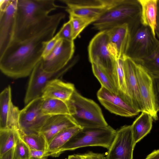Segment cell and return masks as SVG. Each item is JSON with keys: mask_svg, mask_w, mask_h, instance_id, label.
<instances>
[{"mask_svg": "<svg viewBox=\"0 0 159 159\" xmlns=\"http://www.w3.org/2000/svg\"><path fill=\"white\" fill-rule=\"evenodd\" d=\"M60 22L55 23L31 38L10 43L0 55L2 72L14 79L30 75L42 60L47 43L55 35Z\"/></svg>", "mask_w": 159, "mask_h": 159, "instance_id": "cell-1", "label": "cell"}, {"mask_svg": "<svg viewBox=\"0 0 159 159\" xmlns=\"http://www.w3.org/2000/svg\"><path fill=\"white\" fill-rule=\"evenodd\" d=\"M55 1L54 0H17L9 44L31 38L52 25L64 19L65 17L64 13L49 14L58 8H66L57 5Z\"/></svg>", "mask_w": 159, "mask_h": 159, "instance_id": "cell-2", "label": "cell"}, {"mask_svg": "<svg viewBox=\"0 0 159 159\" xmlns=\"http://www.w3.org/2000/svg\"><path fill=\"white\" fill-rule=\"evenodd\" d=\"M141 11L138 0H118L93 23V28L100 31L126 24L132 32L141 24Z\"/></svg>", "mask_w": 159, "mask_h": 159, "instance_id": "cell-3", "label": "cell"}, {"mask_svg": "<svg viewBox=\"0 0 159 159\" xmlns=\"http://www.w3.org/2000/svg\"><path fill=\"white\" fill-rule=\"evenodd\" d=\"M66 102L70 116L82 128L108 125L99 105L93 100L83 96L75 89Z\"/></svg>", "mask_w": 159, "mask_h": 159, "instance_id": "cell-4", "label": "cell"}, {"mask_svg": "<svg viewBox=\"0 0 159 159\" xmlns=\"http://www.w3.org/2000/svg\"><path fill=\"white\" fill-rule=\"evenodd\" d=\"M116 132V130L109 125L105 127L83 128L74 135L53 157H58L65 151L87 147L99 146L108 149Z\"/></svg>", "mask_w": 159, "mask_h": 159, "instance_id": "cell-5", "label": "cell"}, {"mask_svg": "<svg viewBox=\"0 0 159 159\" xmlns=\"http://www.w3.org/2000/svg\"><path fill=\"white\" fill-rule=\"evenodd\" d=\"M79 55L73 57L65 67L57 71L48 72L43 68L41 61L36 66L30 75L26 90L24 102L26 105L36 98L41 97L43 91L52 81L60 79L70 68L77 63Z\"/></svg>", "mask_w": 159, "mask_h": 159, "instance_id": "cell-6", "label": "cell"}, {"mask_svg": "<svg viewBox=\"0 0 159 159\" xmlns=\"http://www.w3.org/2000/svg\"><path fill=\"white\" fill-rule=\"evenodd\" d=\"M130 34L126 56L136 63L151 56L159 43V39L153 34L151 29L142 24Z\"/></svg>", "mask_w": 159, "mask_h": 159, "instance_id": "cell-7", "label": "cell"}, {"mask_svg": "<svg viewBox=\"0 0 159 159\" xmlns=\"http://www.w3.org/2000/svg\"><path fill=\"white\" fill-rule=\"evenodd\" d=\"M118 0H61L70 16L96 21Z\"/></svg>", "mask_w": 159, "mask_h": 159, "instance_id": "cell-8", "label": "cell"}, {"mask_svg": "<svg viewBox=\"0 0 159 159\" xmlns=\"http://www.w3.org/2000/svg\"><path fill=\"white\" fill-rule=\"evenodd\" d=\"M108 41L106 30L100 31L96 34L91 40L88 47L89 59L91 64H96L108 71L115 81L116 60L108 51Z\"/></svg>", "mask_w": 159, "mask_h": 159, "instance_id": "cell-9", "label": "cell"}, {"mask_svg": "<svg viewBox=\"0 0 159 159\" xmlns=\"http://www.w3.org/2000/svg\"><path fill=\"white\" fill-rule=\"evenodd\" d=\"M41 98L33 100L20 110L19 116V133L39 134L48 118L41 110Z\"/></svg>", "mask_w": 159, "mask_h": 159, "instance_id": "cell-10", "label": "cell"}, {"mask_svg": "<svg viewBox=\"0 0 159 159\" xmlns=\"http://www.w3.org/2000/svg\"><path fill=\"white\" fill-rule=\"evenodd\" d=\"M97 96L101 104L114 114L130 117L139 113L133 107L129 97L120 91L116 94L101 86L97 92Z\"/></svg>", "mask_w": 159, "mask_h": 159, "instance_id": "cell-11", "label": "cell"}, {"mask_svg": "<svg viewBox=\"0 0 159 159\" xmlns=\"http://www.w3.org/2000/svg\"><path fill=\"white\" fill-rule=\"evenodd\" d=\"M75 49L74 41L60 39L51 52L41 60L43 69L48 72L62 69L73 58Z\"/></svg>", "mask_w": 159, "mask_h": 159, "instance_id": "cell-12", "label": "cell"}, {"mask_svg": "<svg viewBox=\"0 0 159 159\" xmlns=\"http://www.w3.org/2000/svg\"><path fill=\"white\" fill-rule=\"evenodd\" d=\"M136 144L131 125H125L116 130L114 139L108 149L106 159H133Z\"/></svg>", "mask_w": 159, "mask_h": 159, "instance_id": "cell-13", "label": "cell"}, {"mask_svg": "<svg viewBox=\"0 0 159 159\" xmlns=\"http://www.w3.org/2000/svg\"><path fill=\"white\" fill-rule=\"evenodd\" d=\"M135 67L140 94L143 106V111L149 113L153 120H157L158 119V112L155 106L152 77L141 65L136 62Z\"/></svg>", "mask_w": 159, "mask_h": 159, "instance_id": "cell-14", "label": "cell"}, {"mask_svg": "<svg viewBox=\"0 0 159 159\" xmlns=\"http://www.w3.org/2000/svg\"><path fill=\"white\" fill-rule=\"evenodd\" d=\"M17 0H7L0 5V55L9 44L16 9Z\"/></svg>", "mask_w": 159, "mask_h": 159, "instance_id": "cell-15", "label": "cell"}, {"mask_svg": "<svg viewBox=\"0 0 159 159\" xmlns=\"http://www.w3.org/2000/svg\"><path fill=\"white\" fill-rule=\"evenodd\" d=\"M108 37L107 48L115 60L122 58L125 55L130 39L128 25L117 26L106 30Z\"/></svg>", "mask_w": 159, "mask_h": 159, "instance_id": "cell-16", "label": "cell"}, {"mask_svg": "<svg viewBox=\"0 0 159 159\" xmlns=\"http://www.w3.org/2000/svg\"><path fill=\"white\" fill-rule=\"evenodd\" d=\"M122 58L127 95L133 107L139 113L143 112V108L136 73L135 62L126 55Z\"/></svg>", "mask_w": 159, "mask_h": 159, "instance_id": "cell-17", "label": "cell"}, {"mask_svg": "<svg viewBox=\"0 0 159 159\" xmlns=\"http://www.w3.org/2000/svg\"><path fill=\"white\" fill-rule=\"evenodd\" d=\"M76 125H77L69 115L50 116L46 120L39 133L45 138L48 146L52 139L60 132Z\"/></svg>", "mask_w": 159, "mask_h": 159, "instance_id": "cell-18", "label": "cell"}, {"mask_svg": "<svg viewBox=\"0 0 159 159\" xmlns=\"http://www.w3.org/2000/svg\"><path fill=\"white\" fill-rule=\"evenodd\" d=\"M75 89L73 84L64 82L60 79H56L46 85L43 91L41 98L43 99H56L66 102Z\"/></svg>", "mask_w": 159, "mask_h": 159, "instance_id": "cell-19", "label": "cell"}, {"mask_svg": "<svg viewBox=\"0 0 159 159\" xmlns=\"http://www.w3.org/2000/svg\"><path fill=\"white\" fill-rule=\"evenodd\" d=\"M83 128L78 125L65 129L57 134L48 144L45 157H53L76 134Z\"/></svg>", "mask_w": 159, "mask_h": 159, "instance_id": "cell-20", "label": "cell"}, {"mask_svg": "<svg viewBox=\"0 0 159 159\" xmlns=\"http://www.w3.org/2000/svg\"><path fill=\"white\" fill-rule=\"evenodd\" d=\"M141 7V22L156 35L158 0H138Z\"/></svg>", "mask_w": 159, "mask_h": 159, "instance_id": "cell-21", "label": "cell"}, {"mask_svg": "<svg viewBox=\"0 0 159 159\" xmlns=\"http://www.w3.org/2000/svg\"><path fill=\"white\" fill-rule=\"evenodd\" d=\"M153 119L149 113L143 111L131 126L132 136L135 144L146 136L151 130Z\"/></svg>", "mask_w": 159, "mask_h": 159, "instance_id": "cell-22", "label": "cell"}, {"mask_svg": "<svg viewBox=\"0 0 159 159\" xmlns=\"http://www.w3.org/2000/svg\"><path fill=\"white\" fill-rule=\"evenodd\" d=\"M41 110L42 113L47 116L61 115H70L66 102L56 99H43Z\"/></svg>", "mask_w": 159, "mask_h": 159, "instance_id": "cell-23", "label": "cell"}, {"mask_svg": "<svg viewBox=\"0 0 159 159\" xmlns=\"http://www.w3.org/2000/svg\"><path fill=\"white\" fill-rule=\"evenodd\" d=\"M11 101V88L8 86L0 94V129L7 128V122Z\"/></svg>", "mask_w": 159, "mask_h": 159, "instance_id": "cell-24", "label": "cell"}, {"mask_svg": "<svg viewBox=\"0 0 159 159\" xmlns=\"http://www.w3.org/2000/svg\"><path fill=\"white\" fill-rule=\"evenodd\" d=\"M91 65L93 74L100 82L101 86L112 93L118 94L119 91L113 76L102 67L94 64Z\"/></svg>", "mask_w": 159, "mask_h": 159, "instance_id": "cell-25", "label": "cell"}, {"mask_svg": "<svg viewBox=\"0 0 159 159\" xmlns=\"http://www.w3.org/2000/svg\"><path fill=\"white\" fill-rule=\"evenodd\" d=\"M19 136V133L15 130L0 129V157L14 148Z\"/></svg>", "mask_w": 159, "mask_h": 159, "instance_id": "cell-26", "label": "cell"}, {"mask_svg": "<svg viewBox=\"0 0 159 159\" xmlns=\"http://www.w3.org/2000/svg\"><path fill=\"white\" fill-rule=\"evenodd\" d=\"M21 139L30 149L40 150L46 152L47 144L44 137L41 134L19 133Z\"/></svg>", "mask_w": 159, "mask_h": 159, "instance_id": "cell-27", "label": "cell"}, {"mask_svg": "<svg viewBox=\"0 0 159 159\" xmlns=\"http://www.w3.org/2000/svg\"><path fill=\"white\" fill-rule=\"evenodd\" d=\"M137 63L141 65L151 75H159V43L151 56Z\"/></svg>", "mask_w": 159, "mask_h": 159, "instance_id": "cell-28", "label": "cell"}, {"mask_svg": "<svg viewBox=\"0 0 159 159\" xmlns=\"http://www.w3.org/2000/svg\"><path fill=\"white\" fill-rule=\"evenodd\" d=\"M115 71V83L119 91L128 97L122 58L116 60Z\"/></svg>", "mask_w": 159, "mask_h": 159, "instance_id": "cell-29", "label": "cell"}, {"mask_svg": "<svg viewBox=\"0 0 159 159\" xmlns=\"http://www.w3.org/2000/svg\"><path fill=\"white\" fill-rule=\"evenodd\" d=\"M69 20L71 25L74 40L87 26L95 22L92 19L70 15Z\"/></svg>", "mask_w": 159, "mask_h": 159, "instance_id": "cell-30", "label": "cell"}, {"mask_svg": "<svg viewBox=\"0 0 159 159\" xmlns=\"http://www.w3.org/2000/svg\"><path fill=\"white\" fill-rule=\"evenodd\" d=\"M30 149L21 139L19 134L14 148L12 159H29Z\"/></svg>", "mask_w": 159, "mask_h": 159, "instance_id": "cell-31", "label": "cell"}, {"mask_svg": "<svg viewBox=\"0 0 159 159\" xmlns=\"http://www.w3.org/2000/svg\"><path fill=\"white\" fill-rule=\"evenodd\" d=\"M60 39L74 41L72 36V30L70 20L65 23L57 33Z\"/></svg>", "mask_w": 159, "mask_h": 159, "instance_id": "cell-32", "label": "cell"}, {"mask_svg": "<svg viewBox=\"0 0 159 159\" xmlns=\"http://www.w3.org/2000/svg\"><path fill=\"white\" fill-rule=\"evenodd\" d=\"M67 159H106V158L103 154L90 151L84 154L69 155Z\"/></svg>", "mask_w": 159, "mask_h": 159, "instance_id": "cell-33", "label": "cell"}, {"mask_svg": "<svg viewBox=\"0 0 159 159\" xmlns=\"http://www.w3.org/2000/svg\"><path fill=\"white\" fill-rule=\"evenodd\" d=\"M151 76L152 79L155 106L156 110L158 112H159V75Z\"/></svg>", "mask_w": 159, "mask_h": 159, "instance_id": "cell-34", "label": "cell"}, {"mask_svg": "<svg viewBox=\"0 0 159 159\" xmlns=\"http://www.w3.org/2000/svg\"><path fill=\"white\" fill-rule=\"evenodd\" d=\"M57 33L49 40L46 44L42 55V58L47 57L53 49L60 39Z\"/></svg>", "mask_w": 159, "mask_h": 159, "instance_id": "cell-35", "label": "cell"}, {"mask_svg": "<svg viewBox=\"0 0 159 159\" xmlns=\"http://www.w3.org/2000/svg\"><path fill=\"white\" fill-rule=\"evenodd\" d=\"M45 151L43 150L30 149V158L31 159H43L45 158Z\"/></svg>", "mask_w": 159, "mask_h": 159, "instance_id": "cell-36", "label": "cell"}, {"mask_svg": "<svg viewBox=\"0 0 159 159\" xmlns=\"http://www.w3.org/2000/svg\"><path fill=\"white\" fill-rule=\"evenodd\" d=\"M155 34L157 38L159 39V0H158L157 2V10Z\"/></svg>", "mask_w": 159, "mask_h": 159, "instance_id": "cell-37", "label": "cell"}, {"mask_svg": "<svg viewBox=\"0 0 159 159\" xmlns=\"http://www.w3.org/2000/svg\"><path fill=\"white\" fill-rule=\"evenodd\" d=\"M145 159H159V149L153 151Z\"/></svg>", "mask_w": 159, "mask_h": 159, "instance_id": "cell-38", "label": "cell"}, {"mask_svg": "<svg viewBox=\"0 0 159 159\" xmlns=\"http://www.w3.org/2000/svg\"><path fill=\"white\" fill-rule=\"evenodd\" d=\"M14 148L0 157V159H12Z\"/></svg>", "mask_w": 159, "mask_h": 159, "instance_id": "cell-39", "label": "cell"}, {"mask_svg": "<svg viewBox=\"0 0 159 159\" xmlns=\"http://www.w3.org/2000/svg\"><path fill=\"white\" fill-rule=\"evenodd\" d=\"M43 159H47V158H46V157L44 158Z\"/></svg>", "mask_w": 159, "mask_h": 159, "instance_id": "cell-40", "label": "cell"}, {"mask_svg": "<svg viewBox=\"0 0 159 159\" xmlns=\"http://www.w3.org/2000/svg\"><path fill=\"white\" fill-rule=\"evenodd\" d=\"M29 159H31L30 158Z\"/></svg>", "mask_w": 159, "mask_h": 159, "instance_id": "cell-41", "label": "cell"}]
</instances>
